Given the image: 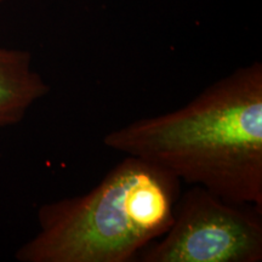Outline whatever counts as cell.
I'll return each instance as SVG.
<instances>
[{"instance_id": "obj_1", "label": "cell", "mask_w": 262, "mask_h": 262, "mask_svg": "<svg viewBox=\"0 0 262 262\" xmlns=\"http://www.w3.org/2000/svg\"><path fill=\"white\" fill-rule=\"evenodd\" d=\"M103 145L227 202L262 206V63L232 71L181 108L110 131Z\"/></svg>"}, {"instance_id": "obj_2", "label": "cell", "mask_w": 262, "mask_h": 262, "mask_svg": "<svg viewBox=\"0 0 262 262\" xmlns=\"http://www.w3.org/2000/svg\"><path fill=\"white\" fill-rule=\"evenodd\" d=\"M181 181L126 156L90 191L42 204L39 229L16 251L21 262H131L165 234Z\"/></svg>"}, {"instance_id": "obj_3", "label": "cell", "mask_w": 262, "mask_h": 262, "mask_svg": "<svg viewBox=\"0 0 262 262\" xmlns=\"http://www.w3.org/2000/svg\"><path fill=\"white\" fill-rule=\"evenodd\" d=\"M142 262H260L262 206L232 203L191 186L181 192L173 221L139 254Z\"/></svg>"}, {"instance_id": "obj_4", "label": "cell", "mask_w": 262, "mask_h": 262, "mask_svg": "<svg viewBox=\"0 0 262 262\" xmlns=\"http://www.w3.org/2000/svg\"><path fill=\"white\" fill-rule=\"evenodd\" d=\"M49 91L50 86L33 67L31 52L0 47V127L21 123Z\"/></svg>"}, {"instance_id": "obj_5", "label": "cell", "mask_w": 262, "mask_h": 262, "mask_svg": "<svg viewBox=\"0 0 262 262\" xmlns=\"http://www.w3.org/2000/svg\"><path fill=\"white\" fill-rule=\"evenodd\" d=\"M3 2H4V0H0V4H2V3H3Z\"/></svg>"}]
</instances>
